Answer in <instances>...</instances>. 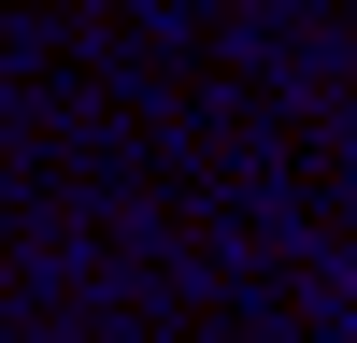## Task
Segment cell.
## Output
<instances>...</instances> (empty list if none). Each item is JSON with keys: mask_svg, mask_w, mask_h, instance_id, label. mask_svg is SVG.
<instances>
[{"mask_svg": "<svg viewBox=\"0 0 357 343\" xmlns=\"http://www.w3.org/2000/svg\"><path fill=\"white\" fill-rule=\"evenodd\" d=\"M343 314H357V286H343Z\"/></svg>", "mask_w": 357, "mask_h": 343, "instance_id": "obj_1", "label": "cell"}]
</instances>
